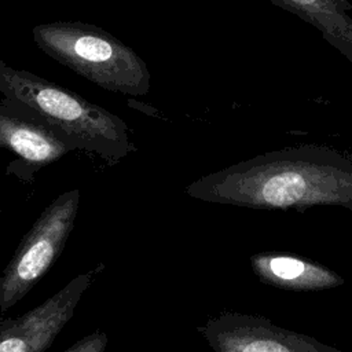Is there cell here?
Wrapping results in <instances>:
<instances>
[{"label":"cell","instance_id":"1","mask_svg":"<svg viewBox=\"0 0 352 352\" xmlns=\"http://www.w3.org/2000/svg\"><path fill=\"white\" fill-rule=\"evenodd\" d=\"M186 194L264 210L304 213L326 205L352 212V160L326 146L287 147L202 176L186 187Z\"/></svg>","mask_w":352,"mask_h":352},{"label":"cell","instance_id":"10","mask_svg":"<svg viewBox=\"0 0 352 352\" xmlns=\"http://www.w3.org/2000/svg\"><path fill=\"white\" fill-rule=\"evenodd\" d=\"M106 345L107 334L103 331H94L76 341L65 352H104Z\"/></svg>","mask_w":352,"mask_h":352},{"label":"cell","instance_id":"5","mask_svg":"<svg viewBox=\"0 0 352 352\" xmlns=\"http://www.w3.org/2000/svg\"><path fill=\"white\" fill-rule=\"evenodd\" d=\"M214 352H341L252 314L224 312L198 327Z\"/></svg>","mask_w":352,"mask_h":352},{"label":"cell","instance_id":"3","mask_svg":"<svg viewBox=\"0 0 352 352\" xmlns=\"http://www.w3.org/2000/svg\"><path fill=\"white\" fill-rule=\"evenodd\" d=\"M36 45L50 58L95 85L131 96L148 94L147 63L125 43L99 26L81 21L36 25Z\"/></svg>","mask_w":352,"mask_h":352},{"label":"cell","instance_id":"8","mask_svg":"<svg viewBox=\"0 0 352 352\" xmlns=\"http://www.w3.org/2000/svg\"><path fill=\"white\" fill-rule=\"evenodd\" d=\"M257 279L289 292H319L344 285L345 279L314 260L280 252H263L250 257Z\"/></svg>","mask_w":352,"mask_h":352},{"label":"cell","instance_id":"4","mask_svg":"<svg viewBox=\"0 0 352 352\" xmlns=\"http://www.w3.org/2000/svg\"><path fill=\"white\" fill-rule=\"evenodd\" d=\"M80 191L54 199L18 245L0 282L1 312L15 305L43 278L62 253L74 227Z\"/></svg>","mask_w":352,"mask_h":352},{"label":"cell","instance_id":"2","mask_svg":"<svg viewBox=\"0 0 352 352\" xmlns=\"http://www.w3.org/2000/svg\"><path fill=\"white\" fill-rule=\"evenodd\" d=\"M0 102L34 116L76 148L117 162L136 150L126 122L78 94L0 59Z\"/></svg>","mask_w":352,"mask_h":352},{"label":"cell","instance_id":"7","mask_svg":"<svg viewBox=\"0 0 352 352\" xmlns=\"http://www.w3.org/2000/svg\"><path fill=\"white\" fill-rule=\"evenodd\" d=\"M0 148L14 153L28 169L47 166L76 146L60 132L7 103L0 102Z\"/></svg>","mask_w":352,"mask_h":352},{"label":"cell","instance_id":"6","mask_svg":"<svg viewBox=\"0 0 352 352\" xmlns=\"http://www.w3.org/2000/svg\"><path fill=\"white\" fill-rule=\"evenodd\" d=\"M104 264L73 278L66 286L22 316L0 326V352H44L73 318L85 290L103 271Z\"/></svg>","mask_w":352,"mask_h":352},{"label":"cell","instance_id":"9","mask_svg":"<svg viewBox=\"0 0 352 352\" xmlns=\"http://www.w3.org/2000/svg\"><path fill=\"white\" fill-rule=\"evenodd\" d=\"M314 26L352 63V3L349 0H270Z\"/></svg>","mask_w":352,"mask_h":352}]
</instances>
